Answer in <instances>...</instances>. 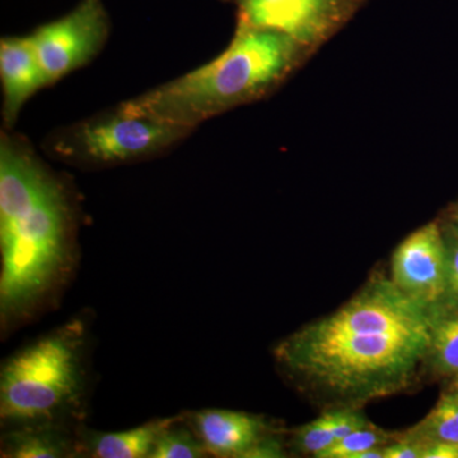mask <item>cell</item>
Returning <instances> with one entry per match:
<instances>
[{
  "label": "cell",
  "mask_w": 458,
  "mask_h": 458,
  "mask_svg": "<svg viewBox=\"0 0 458 458\" xmlns=\"http://www.w3.org/2000/svg\"><path fill=\"white\" fill-rule=\"evenodd\" d=\"M454 234H456V238H458V208L456 212L454 214Z\"/></svg>",
  "instance_id": "21"
},
{
  "label": "cell",
  "mask_w": 458,
  "mask_h": 458,
  "mask_svg": "<svg viewBox=\"0 0 458 458\" xmlns=\"http://www.w3.org/2000/svg\"><path fill=\"white\" fill-rule=\"evenodd\" d=\"M327 415L328 423H330L331 432L334 434L335 442L345 438L349 434L357 432V430L372 426L369 419L364 417L363 412L352 409V406L327 412Z\"/></svg>",
  "instance_id": "18"
},
{
  "label": "cell",
  "mask_w": 458,
  "mask_h": 458,
  "mask_svg": "<svg viewBox=\"0 0 458 458\" xmlns=\"http://www.w3.org/2000/svg\"><path fill=\"white\" fill-rule=\"evenodd\" d=\"M174 418L156 419L120 432L83 430L80 433V457L149 458L159 436Z\"/></svg>",
  "instance_id": "12"
},
{
  "label": "cell",
  "mask_w": 458,
  "mask_h": 458,
  "mask_svg": "<svg viewBox=\"0 0 458 458\" xmlns=\"http://www.w3.org/2000/svg\"><path fill=\"white\" fill-rule=\"evenodd\" d=\"M183 418L214 457L247 458L270 434L267 421L249 412L207 409L183 414Z\"/></svg>",
  "instance_id": "9"
},
{
  "label": "cell",
  "mask_w": 458,
  "mask_h": 458,
  "mask_svg": "<svg viewBox=\"0 0 458 458\" xmlns=\"http://www.w3.org/2000/svg\"><path fill=\"white\" fill-rule=\"evenodd\" d=\"M238 2V23L283 33L313 54L351 22L367 0Z\"/></svg>",
  "instance_id": "6"
},
{
  "label": "cell",
  "mask_w": 458,
  "mask_h": 458,
  "mask_svg": "<svg viewBox=\"0 0 458 458\" xmlns=\"http://www.w3.org/2000/svg\"><path fill=\"white\" fill-rule=\"evenodd\" d=\"M454 388H457L458 390V378L456 379V384H454Z\"/></svg>",
  "instance_id": "22"
},
{
  "label": "cell",
  "mask_w": 458,
  "mask_h": 458,
  "mask_svg": "<svg viewBox=\"0 0 458 458\" xmlns=\"http://www.w3.org/2000/svg\"><path fill=\"white\" fill-rule=\"evenodd\" d=\"M87 321L74 318L14 352L0 373L3 428L72 424L87 386Z\"/></svg>",
  "instance_id": "4"
},
{
  "label": "cell",
  "mask_w": 458,
  "mask_h": 458,
  "mask_svg": "<svg viewBox=\"0 0 458 458\" xmlns=\"http://www.w3.org/2000/svg\"><path fill=\"white\" fill-rule=\"evenodd\" d=\"M2 457H80V433L71 424L35 423L7 428L3 432Z\"/></svg>",
  "instance_id": "11"
},
{
  "label": "cell",
  "mask_w": 458,
  "mask_h": 458,
  "mask_svg": "<svg viewBox=\"0 0 458 458\" xmlns=\"http://www.w3.org/2000/svg\"><path fill=\"white\" fill-rule=\"evenodd\" d=\"M394 438V434L391 436L378 428L367 427L334 443L327 451L319 454L318 458H357L361 452L387 445Z\"/></svg>",
  "instance_id": "16"
},
{
  "label": "cell",
  "mask_w": 458,
  "mask_h": 458,
  "mask_svg": "<svg viewBox=\"0 0 458 458\" xmlns=\"http://www.w3.org/2000/svg\"><path fill=\"white\" fill-rule=\"evenodd\" d=\"M423 458H458V445L454 443H430L424 451Z\"/></svg>",
  "instance_id": "20"
},
{
  "label": "cell",
  "mask_w": 458,
  "mask_h": 458,
  "mask_svg": "<svg viewBox=\"0 0 458 458\" xmlns=\"http://www.w3.org/2000/svg\"><path fill=\"white\" fill-rule=\"evenodd\" d=\"M310 55L283 33L238 23L221 55L120 106L192 131L210 117L269 95Z\"/></svg>",
  "instance_id": "3"
},
{
  "label": "cell",
  "mask_w": 458,
  "mask_h": 458,
  "mask_svg": "<svg viewBox=\"0 0 458 458\" xmlns=\"http://www.w3.org/2000/svg\"><path fill=\"white\" fill-rule=\"evenodd\" d=\"M210 456L183 415L165 428L149 458H203Z\"/></svg>",
  "instance_id": "15"
},
{
  "label": "cell",
  "mask_w": 458,
  "mask_h": 458,
  "mask_svg": "<svg viewBox=\"0 0 458 458\" xmlns=\"http://www.w3.org/2000/svg\"><path fill=\"white\" fill-rule=\"evenodd\" d=\"M433 311L375 278L335 312L279 343L276 360L303 387L348 406L399 393L427 360Z\"/></svg>",
  "instance_id": "1"
},
{
  "label": "cell",
  "mask_w": 458,
  "mask_h": 458,
  "mask_svg": "<svg viewBox=\"0 0 458 458\" xmlns=\"http://www.w3.org/2000/svg\"><path fill=\"white\" fill-rule=\"evenodd\" d=\"M75 225L66 190L25 146L0 144L3 333L44 311L73 271Z\"/></svg>",
  "instance_id": "2"
},
{
  "label": "cell",
  "mask_w": 458,
  "mask_h": 458,
  "mask_svg": "<svg viewBox=\"0 0 458 458\" xmlns=\"http://www.w3.org/2000/svg\"><path fill=\"white\" fill-rule=\"evenodd\" d=\"M107 35V13L101 0H82L71 13L38 27L30 36L47 86L89 63Z\"/></svg>",
  "instance_id": "7"
},
{
  "label": "cell",
  "mask_w": 458,
  "mask_h": 458,
  "mask_svg": "<svg viewBox=\"0 0 458 458\" xmlns=\"http://www.w3.org/2000/svg\"><path fill=\"white\" fill-rule=\"evenodd\" d=\"M0 77L4 98L3 117L8 125H12L29 98L47 86L31 36L3 38L0 42Z\"/></svg>",
  "instance_id": "10"
},
{
  "label": "cell",
  "mask_w": 458,
  "mask_h": 458,
  "mask_svg": "<svg viewBox=\"0 0 458 458\" xmlns=\"http://www.w3.org/2000/svg\"><path fill=\"white\" fill-rule=\"evenodd\" d=\"M190 131L119 106L114 114L75 125L57 140L55 150L57 155L80 164H126L164 152Z\"/></svg>",
  "instance_id": "5"
},
{
  "label": "cell",
  "mask_w": 458,
  "mask_h": 458,
  "mask_svg": "<svg viewBox=\"0 0 458 458\" xmlns=\"http://www.w3.org/2000/svg\"><path fill=\"white\" fill-rule=\"evenodd\" d=\"M334 443L335 438L331 432L327 412L298 428L294 433V447L303 454H312L315 457L327 451Z\"/></svg>",
  "instance_id": "17"
},
{
  "label": "cell",
  "mask_w": 458,
  "mask_h": 458,
  "mask_svg": "<svg viewBox=\"0 0 458 458\" xmlns=\"http://www.w3.org/2000/svg\"><path fill=\"white\" fill-rule=\"evenodd\" d=\"M448 250L436 222L412 232L393 256V282L412 301L441 309L447 293Z\"/></svg>",
  "instance_id": "8"
},
{
  "label": "cell",
  "mask_w": 458,
  "mask_h": 458,
  "mask_svg": "<svg viewBox=\"0 0 458 458\" xmlns=\"http://www.w3.org/2000/svg\"><path fill=\"white\" fill-rule=\"evenodd\" d=\"M427 360L443 376L458 378V312H433L432 334Z\"/></svg>",
  "instance_id": "14"
},
{
  "label": "cell",
  "mask_w": 458,
  "mask_h": 458,
  "mask_svg": "<svg viewBox=\"0 0 458 458\" xmlns=\"http://www.w3.org/2000/svg\"><path fill=\"white\" fill-rule=\"evenodd\" d=\"M406 438L421 443L443 442L458 445V390L443 394L432 411L411 429L401 433ZM426 451V450H424Z\"/></svg>",
  "instance_id": "13"
},
{
  "label": "cell",
  "mask_w": 458,
  "mask_h": 458,
  "mask_svg": "<svg viewBox=\"0 0 458 458\" xmlns=\"http://www.w3.org/2000/svg\"><path fill=\"white\" fill-rule=\"evenodd\" d=\"M447 293L445 302L451 304L452 309L458 307V238H454L451 245L447 246Z\"/></svg>",
  "instance_id": "19"
}]
</instances>
